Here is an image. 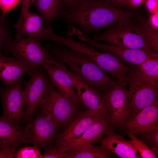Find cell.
I'll return each mask as SVG.
<instances>
[{
    "instance_id": "obj_1",
    "label": "cell",
    "mask_w": 158,
    "mask_h": 158,
    "mask_svg": "<svg viewBox=\"0 0 158 158\" xmlns=\"http://www.w3.org/2000/svg\"><path fill=\"white\" fill-rule=\"evenodd\" d=\"M92 40L131 49L158 52V31L152 28L148 20L137 15L110 25L103 33L96 35Z\"/></svg>"
},
{
    "instance_id": "obj_2",
    "label": "cell",
    "mask_w": 158,
    "mask_h": 158,
    "mask_svg": "<svg viewBox=\"0 0 158 158\" xmlns=\"http://www.w3.org/2000/svg\"><path fill=\"white\" fill-rule=\"evenodd\" d=\"M136 15L132 10L123 9L105 0H86L77 7L63 9L60 18L67 24L79 26L86 34Z\"/></svg>"
},
{
    "instance_id": "obj_3",
    "label": "cell",
    "mask_w": 158,
    "mask_h": 158,
    "mask_svg": "<svg viewBox=\"0 0 158 158\" xmlns=\"http://www.w3.org/2000/svg\"><path fill=\"white\" fill-rule=\"evenodd\" d=\"M56 43V45L48 48L50 55L69 66L71 72L87 85L102 93L116 85V81L85 55Z\"/></svg>"
},
{
    "instance_id": "obj_4",
    "label": "cell",
    "mask_w": 158,
    "mask_h": 158,
    "mask_svg": "<svg viewBox=\"0 0 158 158\" xmlns=\"http://www.w3.org/2000/svg\"><path fill=\"white\" fill-rule=\"evenodd\" d=\"M126 80L129 115L132 117L145 107L158 101V83L149 79L135 66H129Z\"/></svg>"
},
{
    "instance_id": "obj_5",
    "label": "cell",
    "mask_w": 158,
    "mask_h": 158,
    "mask_svg": "<svg viewBox=\"0 0 158 158\" xmlns=\"http://www.w3.org/2000/svg\"><path fill=\"white\" fill-rule=\"evenodd\" d=\"M82 105L80 101L73 100L57 91L52 84L47 99L40 107L41 113L49 117L60 126L66 128L81 112Z\"/></svg>"
},
{
    "instance_id": "obj_6",
    "label": "cell",
    "mask_w": 158,
    "mask_h": 158,
    "mask_svg": "<svg viewBox=\"0 0 158 158\" xmlns=\"http://www.w3.org/2000/svg\"><path fill=\"white\" fill-rule=\"evenodd\" d=\"M9 44L8 53L27 66L32 73L40 69L50 55L38 40L31 36L24 37L15 35Z\"/></svg>"
},
{
    "instance_id": "obj_7",
    "label": "cell",
    "mask_w": 158,
    "mask_h": 158,
    "mask_svg": "<svg viewBox=\"0 0 158 158\" xmlns=\"http://www.w3.org/2000/svg\"><path fill=\"white\" fill-rule=\"evenodd\" d=\"M30 76V79L23 90L25 105H27L23 120L24 123L33 120L36 109L47 99L52 84L40 69L33 71Z\"/></svg>"
},
{
    "instance_id": "obj_8",
    "label": "cell",
    "mask_w": 158,
    "mask_h": 158,
    "mask_svg": "<svg viewBox=\"0 0 158 158\" xmlns=\"http://www.w3.org/2000/svg\"><path fill=\"white\" fill-rule=\"evenodd\" d=\"M126 75L116 77V85L102 95L107 107L111 122L116 127L122 126L129 115Z\"/></svg>"
},
{
    "instance_id": "obj_9",
    "label": "cell",
    "mask_w": 158,
    "mask_h": 158,
    "mask_svg": "<svg viewBox=\"0 0 158 158\" xmlns=\"http://www.w3.org/2000/svg\"><path fill=\"white\" fill-rule=\"evenodd\" d=\"M3 112L0 121L18 126L23 118L25 99L22 80L5 88L0 87Z\"/></svg>"
},
{
    "instance_id": "obj_10",
    "label": "cell",
    "mask_w": 158,
    "mask_h": 158,
    "mask_svg": "<svg viewBox=\"0 0 158 158\" xmlns=\"http://www.w3.org/2000/svg\"><path fill=\"white\" fill-rule=\"evenodd\" d=\"M72 34L80 40L85 42L90 46L99 50L111 53L124 61L136 66L140 64L157 53L143 49H133L110 43L104 44L90 39L78 28L73 30Z\"/></svg>"
},
{
    "instance_id": "obj_11",
    "label": "cell",
    "mask_w": 158,
    "mask_h": 158,
    "mask_svg": "<svg viewBox=\"0 0 158 158\" xmlns=\"http://www.w3.org/2000/svg\"><path fill=\"white\" fill-rule=\"evenodd\" d=\"M71 49L85 55L101 69L116 77L126 74L129 66L124 64L114 55L107 52L101 53L86 43L75 40L71 43Z\"/></svg>"
},
{
    "instance_id": "obj_12",
    "label": "cell",
    "mask_w": 158,
    "mask_h": 158,
    "mask_svg": "<svg viewBox=\"0 0 158 158\" xmlns=\"http://www.w3.org/2000/svg\"><path fill=\"white\" fill-rule=\"evenodd\" d=\"M60 126L51 118L42 113L27 125L25 132L28 143L39 149L50 143Z\"/></svg>"
},
{
    "instance_id": "obj_13",
    "label": "cell",
    "mask_w": 158,
    "mask_h": 158,
    "mask_svg": "<svg viewBox=\"0 0 158 158\" xmlns=\"http://www.w3.org/2000/svg\"><path fill=\"white\" fill-rule=\"evenodd\" d=\"M42 66L47 72L52 84L60 92L73 100L80 101L69 74V71L62 61L50 55Z\"/></svg>"
},
{
    "instance_id": "obj_14",
    "label": "cell",
    "mask_w": 158,
    "mask_h": 158,
    "mask_svg": "<svg viewBox=\"0 0 158 158\" xmlns=\"http://www.w3.org/2000/svg\"><path fill=\"white\" fill-rule=\"evenodd\" d=\"M113 127L109 116H105L93 124L78 137L57 148L61 152L75 151L87 145L100 142L104 135L113 130Z\"/></svg>"
},
{
    "instance_id": "obj_15",
    "label": "cell",
    "mask_w": 158,
    "mask_h": 158,
    "mask_svg": "<svg viewBox=\"0 0 158 158\" xmlns=\"http://www.w3.org/2000/svg\"><path fill=\"white\" fill-rule=\"evenodd\" d=\"M107 116L109 115L96 113L88 109L80 112L57 137L54 145L59 148L68 143L81 135L98 120Z\"/></svg>"
},
{
    "instance_id": "obj_16",
    "label": "cell",
    "mask_w": 158,
    "mask_h": 158,
    "mask_svg": "<svg viewBox=\"0 0 158 158\" xmlns=\"http://www.w3.org/2000/svg\"><path fill=\"white\" fill-rule=\"evenodd\" d=\"M69 74L79 101L84 106L92 112L109 115L107 107L100 93L84 83L77 75L69 71Z\"/></svg>"
},
{
    "instance_id": "obj_17",
    "label": "cell",
    "mask_w": 158,
    "mask_h": 158,
    "mask_svg": "<svg viewBox=\"0 0 158 158\" xmlns=\"http://www.w3.org/2000/svg\"><path fill=\"white\" fill-rule=\"evenodd\" d=\"M122 127L128 133L132 134L158 129V101L142 109Z\"/></svg>"
},
{
    "instance_id": "obj_18",
    "label": "cell",
    "mask_w": 158,
    "mask_h": 158,
    "mask_svg": "<svg viewBox=\"0 0 158 158\" xmlns=\"http://www.w3.org/2000/svg\"><path fill=\"white\" fill-rule=\"evenodd\" d=\"M44 19L42 16L30 12L25 15L20 28L16 35L32 36L37 40H49L53 31L51 25L43 26Z\"/></svg>"
},
{
    "instance_id": "obj_19",
    "label": "cell",
    "mask_w": 158,
    "mask_h": 158,
    "mask_svg": "<svg viewBox=\"0 0 158 158\" xmlns=\"http://www.w3.org/2000/svg\"><path fill=\"white\" fill-rule=\"evenodd\" d=\"M32 73L26 65L14 58L0 55V79L6 87L21 80L23 75Z\"/></svg>"
},
{
    "instance_id": "obj_20",
    "label": "cell",
    "mask_w": 158,
    "mask_h": 158,
    "mask_svg": "<svg viewBox=\"0 0 158 158\" xmlns=\"http://www.w3.org/2000/svg\"><path fill=\"white\" fill-rule=\"evenodd\" d=\"M100 142L113 154L122 158H141L137 151L130 140L112 131L107 133L100 140Z\"/></svg>"
},
{
    "instance_id": "obj_21",
    "label": "cell",
    "mask_w": 158,
    "mask_h": 158,
    "mask_svg": "<svg viewBox=\"0 0 158 158\" xmlns=\"http://www.w3.org/2000/svg\"><path fill=\"white\" fill-rule=\"evenodd\" d=\"M25 143V128L0 121V149L16 148Z\"/></svg>"
},
{
    "instance_id": "obj_22",
    "label": "cell",
    "mask_w": 158,
    "mask_h": 158,
    "mask_svg": "<svg viewBox=\"0 0 158 158\" xmlns=\"http://www.w3.org/2000/svg\"><path fill=\"white\" fill-rule=\"evenodd\" d=\"M33 4L43 17L46 27L60 18L64 9L62 0H35Z\"/></svg>"
},
{
    "instance_id": "obj_23",
    "label": "cell",
    "mask_w": 158,
    "mask_h": 158,
    "mask_svg": "<svg viewBox=\"0 0 158 158\" xmlns=\"http://www.w3.org/2000/svg\"><path fill=\"white\" fill-rule=\"evenodd\" d=\"M66 158H109L114 157L113 153L102 145H87L75 151H67Z\"/></svg>"
},
{
    "instance_id": "obj_24",
    "label": "cell",
    "mask_w": 158,
    "mask_h": 158,
    "mask_svg": "<svg viewBox=\"0 0 158 158\" xmlns=\"http://www.w3.org/2000/svg\"><path fill=\"white\" fill-rule=\"evenodd\" d=\"M141 73L151 80L158 82V54L136 66Z\"/></svg>"
},
{
    "instance_id": "obj_25",
    "label": "cell",
    "mask_w": 158,
    "mask_h": 158,
    "mask_svg": "<svg viewBox=\"0 0 158 158\" xmlns=\"http://www.w3.org/2000/svg\"><path fill=\"white\" fill-rule=\"evenodd\" d=\"M13 34L11 27L5 17L0 15V55L8 53V47L12 40ZM6 56V55H5Z\"/></svg>"
},
{
    "instance_id": "obj_26",
    "label": "cell",
    "mask_w": 158,
    "mask_h": 158,
    "mask_svg": "<svg viewBox=\"0 0 158 158\" xmlns=\"http://www.w3.org/2000/svg\"><path fill=\"white\" fill-rule=\"evenodd\" d=\"M129 136L131 139L130 142L138 152L141 158H157L152 149L142 140L135 137L132 133H129Z\"/></svg>"
},
{
    "instance_id": "obj_27",
    "label": "cell",
    "mask_w": 158,
    "mask_h": 158,
    "mask_svg": "<svg viewBox=\"0 0 158 158\" xmlns=\"http://www.w3.org/2000/svg\"><path fill=\"white\" fill-rule=\"evenodd\" d=\"M39 148L35 146L26 147L17 151L14 157L16 158H42Z\"/></svg>"
},
{
    "instance_id": "obj_28",
    "label": "cell",
    "mask_w": 158,
    "mask_h": 158,
    "mask_svg": "<svg viewBox=\"0 0 158 158\" xmlns=\"http://www.w3.org/2000/svg\"><path fill=\"white\" fill-rule=\"evenodd\" d=\"M21 0H0V8L2 11L1 16L2 18L6 14L15 8L19 4Z\"/></svg>"
},
{
    "instance_id": "obj_29",
    "label": "cell",
    "mask_w": 158,
    "mask_h": 158,
    "mask_svg": "<svg viewBox=\"0 0 158 158\" xmlns=\"http://www.w3.org/2000/svg\"><path fill=\"white\" fill-rule=\"evenodd\" d=\"M144 135L146 140L152 146V149L155 154H158V129L146 133Z\"/></svg>"
},
{
    "instance_id": "obj_30",
    "label": "cell",
    "mask_w": 158,
    "mask_h": 158,
    "mask_svg": "<svg viewBox=\"0 0 158 158\" xmlns=\"http://www.w3.org/2000/svg\"><path fill=\"white\" fill-rule=\"evenodd\" d=\"M35 0H21V10L20 16L17 22L15 24L14 28L16 31L19 29L21 26L24 16L27 11L29 10L31 4Z\"/></svg>"
},
{
    "instance_id": "obj_31",
    "label": "cell",
    "mask_w": 158,
    "mask_h": 158,
    "mask_svg": "<svg viewBox=\"0 0 158 158\" xmlns=\"http://www.w3.org/2000/svg\"><path fill=\"white\" fill-rule=\"evenodd\" d=\"M42 158H66V152H61L54 145L47 148L42 154Z\"/></svg>"
},
{
    "instance_id": "obj_32",
    "label": "cell",
    "mask_w": 158,
    "mask_h": 158,
    "mask_svg": "<svg viewBox=\"0 0 158 158\" xmlns=\"http://www.w3.org/2000/svg\"><path fill=\"white\" fill-rule=\"evenodd\" d=\"M116 7L124 8L132 10L133 8L130 2V0H105Z\"/></svg>"
},
{
    "instance_id": "obj_33",
    "label": "cell",
    "mask_w": 158,
    "mask_h": 158,
    "mask_svg": "<svg viewBox=\"0 0 158 158\" xmlns=\"http://www.w3.org/2000/svg\"><path fill=\"white\" fill-rule=\"evenodd\" d=\"M64 9H71L82 4L86 0H62Z\"/></svg>"
},
{
    "instance_id": "obj_34",
    "label": "cell",
    "mask_w": 158,
    "mask_h": 158,
    "mask_svg": "<svg viewBox=\"0 0 158 158\" xmlns=\"http://www.w3.org/2000/svg\"><path fill=\"white\" fill-rule=\"evenodd\" d=\"M145 6L148 11L152 13L158 11V0H145Z\"/></svg>"
},
{
    "instance_id": "obj_35",
    "label": "cell",
    "mask_w": 158,
    "mask_h": 158,
    "mask_svg": "<svg viewBox=\"0 0 158 158\" xmlns=\"http://www.w3.org/2000/svg\"><path fill=\"white\" fill-rule=\"evenodd\" d=\"M16 151V148L0 149V158L14 157Z\"/></svg>"
},
{
    "instance_id": "obj_36",
    "label": "cell",
    "mask_w": 158,
    "mask_h": 158,
    "mask_svg": "<svg viewBox=\"0 0 158 158\" xmlns=\"http://www.w3.org/2000/svg\"><path fill=\"white\" fill-rule=\"evenodd\" d=\"M149 23L152 28L158 31V11L152 14L150 16Z\"/></svg>"
},
{
    "instance_id": "obj_37",
    "label": "cell",
    "mask_w": 158,
    "mask_h": 158,
    "mask_svg": "<svg viewBox=\"0 0 158 158\" xmlns=\"http://www.w3.org/2000/svg\"><path fill=\"white\" fill-rule=\"evenodd\" d=\"M145 0H130V5L132 8H137Z\"/></svg>"
}]
</instances>
